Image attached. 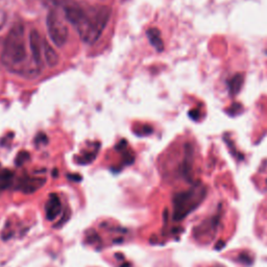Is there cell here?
<instances>
[{
	"instance_id": "6da1fadb",
	"label": "cell",
	"mask_w": 267,
	"mask_h": 267,
	"mask_svg": "<svg viewBox=\"0 0 267 267\" xmlns=\"http://www.w3.org/2000/svg\"><path fill=\"white\" fill-rule=\"evenodd\" d=\"M65 17L85 43L93 44L103 35L112 15L107 5H90L69 2L64 6Z\"/></svg>"
},
{
	"instance_id": "7a4b0ae2",
	"label": "cell",
	"mask_w": 267,
	"mask_h": 267,
	"mask_svg": "<svg viewBox=\"0 0 267 267\" xmlns=\"http://www.w3.org/2000/svg\"><path fill=\"white\" fill-rule=\"evenodd\" d=\"M26 60L25 29L22 23L17 22L6 35L1 53V62L8 70L21 74L25 70Z\"/></svg>"
},
{
	"instance_id": "3957f363",
	"label": "cell",
	"mask_w": 267,
	"mask_h": 267,
	"mask_svg": "<svg viewBox=\"0 0 267 267\" xmlns=\"http://www.w3.org/2000/svg\"><path fill=\"white\" fill-rule=\"evenodd\" d=\"M46 26L48 36L56 47H63L68 41L69 29L66 22L57 14L56 11H51L46 18Z\"/></svg>"
},
{
	"instance_id": "277c9868",
	"label": "cell",
	"mask_w": 267,
	"mask_h": 267,
	"mask_svg": "<svg viewBox=\"0 0 267 267\" xmlns=\"http://www.w3.org/2000/svg\"><path fill=\"white\" fill-rule=\"evenodd\" d=\"M194 193L188 191L184 193H179L174 196V220H181L189 213L196 206L193 205Z\"/></svg>"
},
{
	"instance_id": "5b68a950",
	"label": "cell",
	"mask_w": 267,
	"mask_h": 267,
	"mask_svg": "<svg viewBox=\"0 0 267 267\" xmlns=\"http://www.w3.org/2000/svg\"><path fill=\"white\" fill-rule=\"evenodd\" d=\"M29 51L33 57V61L37 68H41L43 65V39L36 29H32L28 35Z\"/></svg>"
},
{
	"instance_id": "8992f818",
	"label": "cell",
	"mask_w": 267,
	"mask_h": 267,
	"mask_svg": "<svg viewBox=\"0 0 267 267\" xmlns=\"http://www.w3.org/2000/svg\"><path fill=\"white\" fill-rule=\"evenodd\" d=\"M46 180L43 177H24L20 181L18 189L25 194L34 193L44 186Z\"/></svg>"
},
{
	"instance_id": "52a82bcc",
	"label": "cell",
	"mask_w": 267,
	"mask_h": 267,
	"mask_svg": "<svg viewBox=\"0 0 267 267\" xmlns=\"http://www.w3.org/2000/svg\"><path fill=\"white\" fill-rule=\"evenodd\" d=\"M45 211H46V217L48 220H53L56 217L61 214L62 212V204L58 196L55 193L51 194L49 200L47 201L45 205Z\"/></svg>"
},
{
	"instance_id": "ba28073f",
	"label": "cell",
	"mask_w": 267,
	"mask_h": 267,
	"mask_svg": "<svg viewBox=\"0 0 267 267\" xmlns=\"http://www.w3.org/2000/svg\"><path fill=\"white\" fill-rule=\"evenodd\" d=\"M43 58L48 67H55L60 62V56L54 48L43 39Z\"/></svg>"
},
{
	"instance_id": "9c48e42d",
	"label": "cell",
	"mask_w": 267,
	"mask_h": 267,
	"mask_svg": "<svg viewBox=\"0 0 267 267\" xmlns=\"http://www.w3.org/2000/svg\"><path fill=\"white\" fill-rule=\"evenodd\" d=\"M148 40H150L151 44L157 49L158 52H162L164 48V43L161 38V33L158 28H150L146 33Z\"/></svg>"
},
{
	"instance_id": "30bf717a",
	"label": "cell",
	"mask_w": 267,
	"mask_h": 267,
	"mask_svg": "<svg viewBox=\"0 0 267 267\" xmlns=\"http://www.w3.org/2000/svg\"><path fill=\"white\" fill-rule=\"evenodd\" d=\"M13 175L14 173L8 169L0 171V189H4V188L9 186L11 180L13 179Z\"/></svg>"
},
{
	"instance_id": "8fae6325",
	"label": "cell",
	"mask_w": 267,
	"mask_h": 267,
	"mask_svg": "<svg viewBox=\"0 0 267 267\" xmlns=\"http://www.w3.org/2000/svg\"><path fill=\"white\" fill-rule=\"evenodd\" d=\"M242 82H243V80H242V76L240 74H237L232 78V81L230 83L231 94H237L240 91Z\"/></svg>"
},
{
	"instance_id": "7c38bea8",
	"label": "cell",
	"mask_w": 267,
	"mask_h": 267,
	"mask_svg": "<svg viewBox=\"0 0 267 267\" xmlns=\"http://www.w3.org/2000/svg\"><path fill=\"white\" fill-rule=\"evenodd\" d=\"M28 160H29V154L26 151H22L17 155L16 159H15V164H16V166H22Z\"/></svg>"
},
{
	"instance_id": "4fadbf2b",
	"label": "cell",
	"mask_w": 267,
	"mask_h": 267,
	"mask_svg": "<svg viewBox=\"0 0 267 267\" xmlns=\"http://www.w3.org/2000/svg\"><path fill=\"white\" fill-rule=\"evenodd\" d=\"M48 142V138L45 134L43 133H40L39 134L37 137H36V143L38 145H40V144H47Z\"/></svg>"
},
{
	"instance_id": "5bb4252c",
	"label": "cell",
	"mask_w": 267,
	"mask_h": 267,
	"mask_svg": "<svg viewBox=\"0 0 267 267\" xmlns=\"http://www.w3.org/2000/svg\"><path fill=\"white\" fill-rule=\"evenodd\" d=\"M6 22V14L2 11V9H0V31H1L2 27L4 26Z\"/></svg>"
},
{
	"instance_id": "9a60e30c",
	"label": "cell",
	"mask_w": 267,
	"mask_h": 267,
	"mask_svg": "<svg viewBox=\"0 0 267 267\" xmlns=\"http://www.w3.org/2000/svg\"><path fill=\"white\" fill-rule=\"evenodd\" d=\"M67 177L69 180H71L73 182H81L83 177L81 176V174H68Z\"/></svg>"
},
{
	"instance_id": "2e32d148",
	"label": "cell",
	"mask_w": 267,
	"mask_h": 267,
	"mask_svg": "<svg viewBox=\"0 0 267 267\" xmlns=\"http://www.w3.org/2000/svg\"><path fill=\"white\" fill-rule=\"evenodd\" d=\"M53 177H54V176H55V177L57 176V169H54V170L53 171Z\"/></svg>"
},
{
	"instance_id": "e0dca14e",
	"label": "cell",
	"mask_w": 267,
	"mask_h": 267,
	"mask_svg": "<svg viewBox=\"0 0 267 267\" xmlns=\"http://www.w3.org/2000/svg\"><path fill=\"white\" fill-rule=\"evenodd\" d=\"M130 266H131V264H130V263H127V262H126V263H124V264H122V265H121L120 267H130Z\"/></svg>"
}]
</instances>
